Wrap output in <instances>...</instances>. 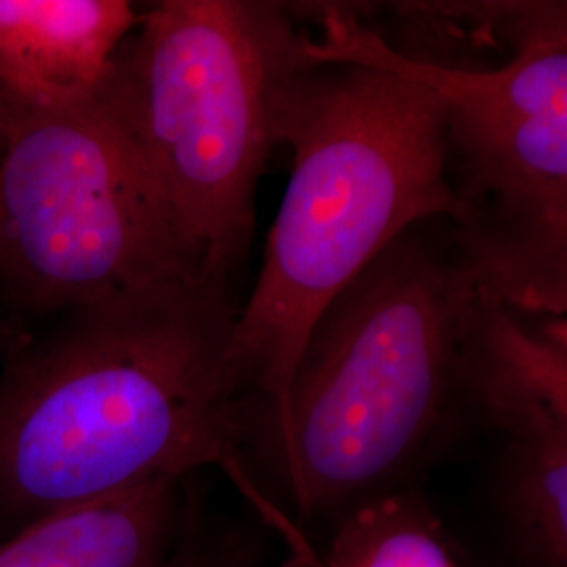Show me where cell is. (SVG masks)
<instances>
[{
	"label": "cell",
	"instance_id": "1",
	"mask_svg": "<svg viewBox=\"0 0 567 567\" xmlns=\"http://www.w3.org/2000/svg\"><path fill=\"white\" fill-rule=\"evenodd\" d=\"M0 370V527L183 480L243 473L248 389L231 288L173 280L58 316Z\"/></svg>",
	"mask_w": 567,
	"mask_h": 567
},
{
	"label": "cell",
	"instance_id": "2",
	"mask_svg": "<svg viewBox=\"0 0 567 567\" xmlns=\"http://www.w3.org/2000/svg\"><path fill=\"white\" fill-rule=\"evenodd\" d=\"M313 11L324 39H303V61L276 97L274 135L292 147L290 182L234 328L236 364L248 395L264 400L274 446L326 307L408 227L458 213L435 91L389 60L353 9Z\"/></svg>",
	"mask_w": 567,
	"mask_h": 567
},
{
	"label": "cell",
	"instance_id": "3",
	"mask_svg": "<svg viewBox=\"0 0 567 567\" xmlns=\"http://www.w3.org/2000/svg\"><path fill=\"white\" fill-rule=\"evenodd\" d=\"M480 286L447 219L408 227L311 326L280 452L303 515L393 492L456 402Z\"/></svg>",
	"mask_w": 567,
	"mask_h": 567
},
{
	"label": "cell",
	"instance_id": "4",
	"mask_svg": "<svg viewBox=\"0 0 567 567\" xmlns=\"http://www.w3.org/2000/svg\"><path fill=\"white\" fill-rule=\"evenodd\" d=\"M303 39L280 2L164 0L140 13L95 91L203 282L231 288L248 261L276 97Z\"/></svg>",
	"mask_w": 567,
	"mask_h": 567
},
{
	"label": "cell",
	"instance_id": "5",
	"mask_svg": "<svg viewBox=\"0 0 567 567\" xmlns=\"http://www.w3.org/2000/svg\"><path fill=\"white\" fill-rule=\"evenodd\" d=\"M383 47L444 105L450 227L477 286L526 313L567 316L566 2H524L496 68Z\"/></svg>",
	"mask_w": 567,
	"mask_h": 567
},
{
	"label": "cell",
	"instance_id": "6",
	"mask_svg": "<svg viewBox=\"0 0 567 567\" xmlns=\"http://www.w3.org/2000/svg\"><path fill=\"white\" fill-rule=\"evenodd\" d=\"M0 274L18 303L55 316L198 280L135 150L95 95L55 110L7 107Z\"/></svg>",
	"mask_w": 567,
	"mask_h": 567
},
{
	"label": "cell",
	"instance_id": "7",
	"mask_svg": "<svg viewBox=\"0 0 567 567\" xmlns=\"http://www.w3.org/2000/svg\"><path fill=\"white\" fill-rule=\"evenodd\" d=\"M456 400L508 440L567 433V316H534L480 288L458 355Z\"/></svg>",
	"mask_w": 567,
	"mask_h": 567
},
{
	"label": "cell",
	"instance_id": "8",
	"mask_svg": "<svg viewBox=\"0 0 567 567\" xmlns=\"http://www.w3.org/2000/svg\"><path fill=\"white\" fill-rule=\"evenodd\" d=\"M137 21L128 0H0V100L28 112L91 100Z\"/></svg>",
	"mask_w": 567,
	"mask_h": 567
},
{
	"label": "cell",
	"instance_id": "9",
	"mask_svg": "<svg viewBox=\"0 0 567 567\" xmlns=\"http://www.w3.org/2000/svg\"><path fill=\"white\" fill-rule=\"evenodd\" d=\"M183 480L65 508L0 543V567H156L182 519Z\"/></svg>",
	"mask_w": 567,
	"mask_h": 567
},
{
	"label": "cell",
	"instance_id": "10",
	"mask_svg": "<svg viewBox=\"0 0 567 567\" xmlns=\"http://www.w3.org/2000/svg\"><path fill=\"white\" fill-rule=\"evenodd\" d=\"M498 494L527 564L567 567V433L508 440Z\"/></svg>",
	"mask_w": 567,
	"mask_h": 567
},
{
	"label": "cell",
	"instance_id": "11",
	"mask_svg": "<svg viewBox=\"0 0 567 567\" xmlns=\"http://www.w3.org/2000/svg\"><path fill=\"white\" fill-rule=\"evenodd\" d=\"M322 567H461L425 505L386 492L347 508Z\"/></svg>",
	"mask_w": 567,
	"mask_h": 567
},
{
	"label": "cell",
	"instance_id": "12",
	"mask_svg": "<svg viewBox=\"0 0 567 567\" xmlns=\"http://www.w3.org/2000/svg\"><path fill=\"white\" fill-rule=\"evenodd\" d=\"M156 567H248L231 548L183 547L171 553Z\"/></svg>",
	"mask_w": 567,
	"mask_h": 567
},
{
	"label": "cell",
	"instance_id": "13",
	"mask_svg": "<svg viewBox=\"0 0 567 567\" xmlns=\"http://www.w3.org/2000/svg\"><path fill=\"white\" fill-rule=\"evenodd\" d=\"M4 128H7V105L0 100V147H2V140H4Z\"/></svg>",
	"mask_w": 567,
	"mask_h": 567
}]
</instances>
